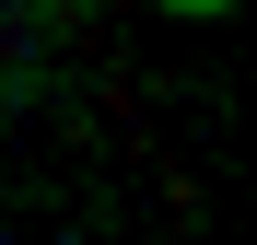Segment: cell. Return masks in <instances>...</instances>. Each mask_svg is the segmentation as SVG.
I'll list each match as a JSON object with an SVG mask.
<instances>
[{
  "mask_svg": "<svg viewBox=\"0 0 257 245\" xmlns=\"http://www.w3.org/2000/svg\"><path fill=\"white\" fill-rule=\"evenodd\" d=\"M176 12H222V0H176Z\"/></svg>",
  "mask_w": 257,
  "mask_h": 245,
  "instance_id": "obj_1",
  "label": "cell"
}]
</instances>
